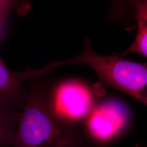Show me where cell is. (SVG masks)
I'll return each instance as SVG.
<instances>
[{
  "mask_svg": "<svg viewBox=\"0 0 147 147\" xmlns=\"http://www.w3.org/2000/svg\"><path fill=\"white\" fill-rule=\"evenodd\" d=\"M70 64H83L93 69L106 85L147 103L145 89L147 84V64L127 61L121 56H100L95 53L89 39L84 42V51L74 58L54 62L39 69L43 74L52 69Z\"/></svg>",
  "mask_w": 147,
  "mask_h": 147,
  "instance_id": "1",
  "label": "cell"
},
{
  "mask_svg": "<svg viewBox=\"0 0 147 147\" xmlns=\"http://www.w3.org/2000/svg\"><path fill=\"white\" fill-rule=\"evenodd\" d=\"M11 147H71L70 137L49 110L41 93L27 94Z\"/></svg>",
  "mask_w": 147,
  "mask_h": 147,
  "instance_id": "2",
  "label": "cell"
},
{
  "mask_svg": "<svg viewBox=\"0 0 147 147\" xmlns=\"http://www.w3.org/2000/svg\"><path fill=\"white\" fill-rule=\"evenodd\" d=\"M92 106V98L84 86L68 82L57 89L53 102V109L59 116L79 119L85 116Z\"/></svg>",
  "mask_w": 147,
  "mask_h": 147,
  "instance_id": "3",
  "label": "cell"
},
{
  "mask_svg": "<svg viewBox=\"0 0 147 147\" xmlns=\"http://www.w3.org/2000/svg\"><path fill=\"white\" fill-rule=\"evenodd\" d=\"M126 121L123 107L118 103L109 102L100 105L92 112L88 125L95 138L106 140L121 129Z\"/></svg>",
  "mask_w": 147,
  "mask_h": 147,
  "instance_id": "4",
  "label": "cell"
},
{
  "mask_svg": "<svg viewBox=\"0 0 147 147\" xmlns=\"http://www.w3.org/2000/svg\"><path fill=\"white\" fill-rule=\"evenodd\" d=\"M28 79L26 72H13L0 58V100L13 107L24 103L26 97L22 83Z\"/></svg>",
  "mask_w": 147,
  "mask_h": 147,
  "instance_id": "5",
  "label": "cell"
},
{
  "mask_svg": "<svg viewBox=\"0 0 147 147\" xmlns=\"http://www.w3.org/2000/svg\"><path fill=\"white\" fill-rule=\"evenodd\" d=\"M136 18L137 21V33L131 45L119 55L138 53L147 56V1H138L135 3Z\"/></svg>",
  "mask_w": 147,
  "mask_h": 147,
  "instance_id": "6",
  "label": "cell"
},
{
  "mask_svg": "<svg viewBox=\"0 0 147 147\" xmlns=\"http://www.w3.org/2000/svg\"><path fill=\"white\" fill-rule=\"evenodd\" d=\"M19 113L11 104L0 100V147H11L16 136Z\"/></svg>",
  "mask_w": 147,
  "mask_h": 147,
  "instance_id": "7",
  "label": "cell"
},
{
  "mask_svg": "<svg viewBox=\"0 0 147 147\" xmlns=\"http://www.w3.org/2000/svg\"><path fill=\"white\" fill-rule=\"evenodd\" d=\"M14 2L11 1H0V19L4 21L5 16L14 5Z\"/></svg>",
  "mask_w": 147,
  "mask_h": 147,
  "instance_id": "8",
  "label": "cell"
},
{
  "mask_svg": "<svg viewBox=\"0 0 147 147\" xmlns=\"http://www.w3.org/2000/svg\"><path fill=\"white\" fill-rule=\"evenodd\" d=\"M3 23V20L0 19V32H1V30L2 28V25Z\"/></svg>",
  "mask_w": 147,
  "mask_h": 147,
  "instance_id": "9",
  "label": "cell"
}]
</instances>
